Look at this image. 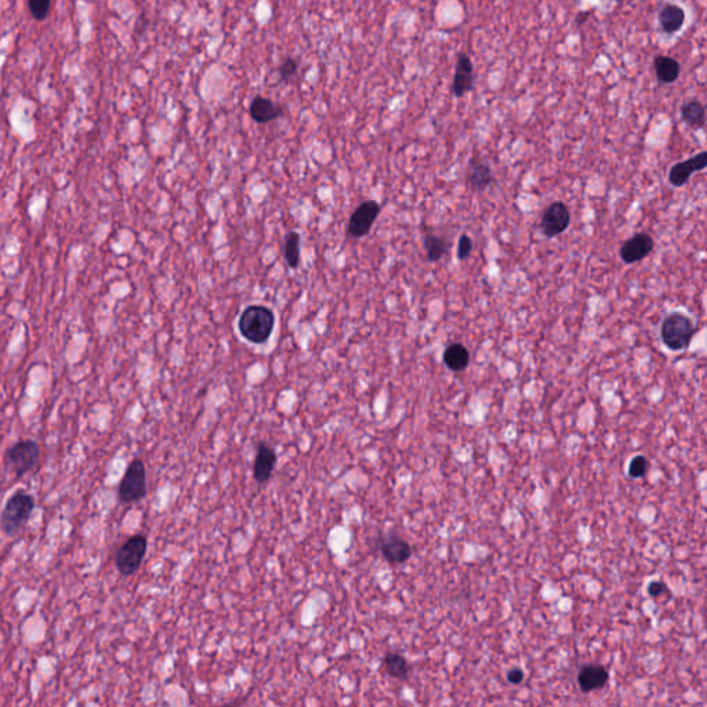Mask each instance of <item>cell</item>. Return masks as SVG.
<instances>
[{"mask_svg":"<svg viewBox=\"0 0 707 707\" xmlns=\"http://www.w3.org/2000/svg\"><path fill=\"white\" fill-rule=\"evenodd\" d=\"M474 65L472 58L466 52H460L457 57L455 78L452 82V93L455 97L462 99L474 89Z\"/></svg>","mask_w":707,"mask_h":707,"instance_id":"30bf717a","label":"cell"},{"mask_svg":"<svg viewBox=\"0 0 707 707\" xmlns=\"http://www.w3.org/2000/svg\"><path fill=\"white\" fill-rule=\"evenodd\" d=\"M494 183V173L488 163L477 157H472L467 167V184L474 192L485 191Z\"/></svg>","mask_w":707,"mask_h":707,"instance_id":"5bb4252c","label":"cell"},{"mask_svg":"<svg viewBox=\"0 0 707 707\" xmlns=\"http://www.w3.org/2000/svg\"><path fill=\"white\" fill-rule=\"evenodd\" d=\"M609 679L606 669L597 664H589L581 667L577 676V684L583 692H591L596 689H601Z\"/></svg>","mask_w":707,"mask_h":707,"instance_id":"2e32d148","label":"cell"},{"mask_svg":"<svg viewBox=\"0 0 707 707\" xmlns=\"http://www.w3.org/2000/svg\"><path fill=\"white\" fill-rule=\"evenodd\" d=\"M444 364L452 372H463L470 364V352L462 343H453L444 351Z\"/></svg>","mask_w":707,"mask_h":707,"instance_id":"d6986e66","label":"cell"},{"mask_svg":"<svg viewBox=\"0 0 707 707\" xmlns=\"http://www.w3.org/2000/svg\"><path fill=\"white\" fill-rule=\"evenodd\" d=\"M277 464V453L275 450L265 442L257 445V453L253 464V477L259 484H265L275 469Z\"/></svg>","mask_w":707,"mask_h":707,"instance_id":"4fadbf2b","label":"cell"},{"mask_svg":"<svg viewBox=\"0 0 707 707\" xmlns=\"http://www.w3.org/2000/svg\"><path fill=\"white\" fill-rule=\"evenodd\" d=\"M50 0H28V7L32 18L36 21L46 20L50 11Z\"/></svg>","mask_w":707,"mask_h":707,"instance_id":"cb8c5ba5","label":"cell"},{"mask_svg":"<svg viewBox=\"0 0 707 707\" xmlns=\"http://www.w3.org/2000/svg\"><path fill=\"white\" fill-rule=\"evenodd\" d=\"M524 672H523L521 669H517V667H516V669H511V670L507 673V680L511 682V684H514V685L521 684V682L524 681Z\"/></svg>","mask_w":707,"mask_h":707,"instance_id":"f1b7e54d","label":"cell"},{"mask_svg":"<svg viewBox=\"0 0 707 707\" xmlns=\"http://www.w3.org/2000/svg\"><path fill=\"white\" fill-rule=\"evenodd\" d=\"M681 119L692 129H702L706 125L705 105L698 100H691L681 106Z\"/></svg>","mask_w":707,"mask_h":707,"instance_id":"44dd1931","label":"cell"},{"mask_svg":"<svg viewBox=\"0 0 707 707\" xmlns=\"http://www.w3.org/2000/svg\"><path fill=\"white\" fill-rule=\"evenodd\" d=\"M666 590H667V587H666V584H664V583H662V581H652V583H650V586H648V594H650L651 597H659V596H662Z\"/></svg>","mask_w":707,"mask_h":707,"instance_id":"83f0119b","label":"cell"},{"mask_svg":"<svg viewBox=\"0 0 707 707\" xmlns=\"http://www.w3.org/2000/svg\"><path fill=\"white\" fill-rule=\"evenodd\" d=\"M383 666H384L389 676H391L393 679H396V680H401V681H405L409 676V672H411V666H409L408 660L401 654H395V652H389L387 655L384 656Z\"/></svg>","mask_w":707,"mask_h":707,"instance_id":"7402d4cb","label":"cell"},{"mask_svg":"<svg viewBox=\"0 0 707 707\" xmlns=\"http://www.w3.org/2000/svg\"><path fill=\"white\" fill-rule=\"evenodd\" d=\"M423 1H425V0H423Z\"/></svg>","mask_w":707,"mask_h":707,"instance_id":"f546056e","label":"cell"},{"mask_svg":"<svg viewBox=\"0 0 707 707\" xmlns=\"http://www.w3.org/2000/svg\"><path fill=\"white\" fill-rule=\"evenodd\" d=\"M656 78L660 84H672L680 78V62L669 55H657L654 61Z\"/></svg>","mask_w":707,"mask_h":707,"instance_id":"ac0fdd59","label":"cell"},{"mask_svg":"<svg viewBox=\"0 0 707 707\" xmlns=\"http://www.w3.org/2000/svg\"><path fill=\"white\" fill-rule=\"evenodd\" d=\"M147 495V472L145 464L140 459H134L125 472L119 489L118 498L122 503L130 504L140 501Z\"/></svg>","mask_w":707,"mask_h":707,"instance_id":"8992f818","label":"cell"},{"mask_svg":"<svg viewBox=\"0 0 707 707\" xmlns=\"http://www.w3.org/2000/svg\"><path fill=\"white\" fill-rule=\"evenodd\" d=\"M472 238L466 234H462L460 238H459V243H457V259L459 260H466L470 257L472 252Z\"/></svg>","mask_w":707,"mask_h":707,"instance_id":"4316f807","label":"cell"},{"mask_svg":"<svg viewBox=\"0 0 707 707\" xmlns=\"http://www.w3.org/2000/svg\"><path fill=\"white\" fill-rule=\"evenodd\" d=\"M569 224H571V211L564 202L557 201L552 202L545 211L540 223V230L543 235L555 238L565 233Z\"/></svg>","mask_w":707,"mask_h":707,"instance_id":"ba28073f","label":"cell"},{"mask_svg":"<svg viewBox=\"0 0 707 707\" xmlns=\"http://www.w3.org/2000/svg\"><path fill=\"white\" fill-rule=\"evenodd\" d=\"M35 510V499L26 491H17L6 501L0 514V528L9 538L18 535Z\"/></svg>","mask_w":707,"mask_h":707,"instance_id":"7a4b0ae2","label":"cell"},{"mask_svg":"<svg viewBox=\"0 0 707 707\" xmlns=\"http://www.w3.org/2000/svg\"><path fill=\"white\" fill-rule=\"evenodd\" d=\"M380 205L376 201H365L362 202L350 217L347 226V234L351 238H364L367 236L377 216L380 214Z\"/></svg>","mask_w":707,"mask_h":707,"instance_id":"52a82bcc","label":"cell"},{"mask_svg":"<svg viewBox=\"0 0 707 707\" xmlns=\"http://www.w3.org/2000/svg\"><path fill=\"white\" fill-rule=\"evenodd\" d=\"M284 256L289 267L296 269L300 264V235L294 231L289 233L284 243Z\"/></svg>","mask_w":707,"mask_h":707,"instance_id":"603a6c76","label":"cell"},{"mask_svg":"<svg viewBox=\"0 0 707 707\" xmlns=\"http://www.w3.org/2000/svg\"><path fill=\"white\" fill-rule=\"evenodd\" d=\"M275 326L274 313L260 304L249 306L238 321V329L243 339L253 344H262L271 338Z\"/></svg>","mask_w":707,"mask_h":707,"instance_id":"6da1fadb","label":"cell"},{"mask_svg":"<svg viewBox=\"0 0 707 707\" xmlns=\"http://www.w3.org/2000/svg\"><path fill=\"white\" fill-rule=\"evenodd\" d=\"M657 21H659L660 29L664 33H667V35L677 33L685 24V11L681 6L667 3L660 9L659 16H657Z\"/></svg>","mask_w":707,"mask_h":707,"instance_id":"e0dca14e","label":"cell"},{"mask_svg":"<svg viewBox=\"0 0 707 707\" xmlns=\"http://www.w3.org/2000/svg\"><path fill=\"white\" fill-rule=\"evenodd\" d=\"M424 249L427 260L431 262H440L450 249V242L445 236L437 235L433 231L424 234Z\"/></svg>","mask_w":707,"mask_h":707,"instance_id":"ffe728a7","label":"cell"},{"mask_svg":"<svg viewBox=\"0 0 707 707\" xmlns=\"http://www.w3.org/2000/svg\"><path fill=\"white\" fill-rule=\"evenodd\" d=\"M299 71V61L293 57H288L282 61L279 67V79L284 83H291V80L297 75Z\"/></svg>","mask_w":707,"mask_h":707,"instance_id":"d4e9b609","label":"cell"},{"mask_svg":"<svg viewBox=\"0 0 707 707\" xmlns=\"http://www.w3.org/2000/svg\"><path fill=\"white\" fill-rule=\"evenodd\" d=\"M40 459V446L33 440H21L4 453V464L17 478L33 470Z\"/></svg>","mask_w":707,"mask_h":707,"instance_id":"277c9868","label":"cell"},{"mask_svg":"<svg viewBox=\"0 0 707 707\" xmlns=\"http://www.w3.org/2000/svg\"><path fill=\"white\" fill-rule=\"evenodd\" d=\"M655 247L652 236L644 233L629 238L620 247V259L625 264H634L648 257Z\"/></svg>","mask_w":707,"mask_h":707,"instance_id":"9c48e42d","label":"cell"},{"mask_svg":"<svg viewBox=\"0 0 707 707\" xmlns=\"http://www.w3.org/2000/svg\"><path fill=\"white\" fill-rule=\"evenodd\" d=\"M249 113L255 122L260 125H267L281 118L284 115V108L267 97L256 96L250 103Z\"/></svg>","mask_w":707,"mask_h":707,"instance_id":"7c38bea8","label":"cell"},{"mask_svg":"<svg viewBox=\"0 0 707 707\" xmlns=\"http://www.w3.org/2000/svg\"><path fill=\"white\" fill-rule=\"evenodd\" d=\"M650 469V462L644 456H635L630 462L629 475L631 478H641L644 477Z\"/></svg>","mask_w":707,"mask_h":707,"instance_id":"484cf974","label":"cell"},{"mask_svg":"<svg viewBox=\"0 0 707 707\" xmlns=\"http://www.w3.org/2000/svg\"><path fill=\"white\" fill-rule=\"evenodd\" d=\"M380 550L390 564H403L412 555V547L398 536H389L382 540Z\"/></svg>","mask_w":707,"mask_h":707,"instance_id":"9a60e30c","label":"cell"},{"mask_svg":"<svg viewBox=\"0 0 707 707\" xmlns=\"http://www.w3.org/2000/svg\"><path fill=\"white\" fill-rule=\"evenodd\" d=\"M706 151H703L695 157H689L688 160L679 162L674 166H672V169L669 172V183L676 188H681L689 182L691 176L695 172H701V170L706 169Z\"/></svg>","mask_w":707,"mask_h":707,"instance_id":"8fae6325","label":"cell"},{"mask_svg":"<svg viewBox=\"0 0 707 707\" xmlns=\"http://www.w3.org/2000/svg\"><path fill=\"white\" fill-rule=\"evenodd\" d=\"M696 333L694 321L682 313L667 315L660 326V338L670 351L686 350Z\"/></svg>","mask_w":707,"mask_h":707,"instance_id":"3957f363","label":"cell"},{"mask_svg":"<svg viewBox=\"0 0 707 707\" xmlns=\"http://www.w3.org/2000/svg\"><path fill=\"white\" fill-rule=\"evenodd\" d=\"M148 547V540L144 535H134L129 538L119 549L115 555V565L121 575L131 577L134 575L145 557Z\"/></svg>","mask_w":707,"mask_h":707,"instance_id":"5b68a950","label":"cell"}]
</instances>
